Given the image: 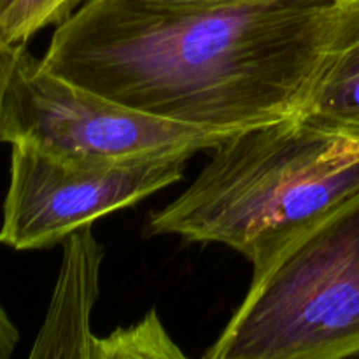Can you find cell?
<instances>
[{"label": "cell", "instance_id": "1", "mask_svg": "<svg viewBox=\"0 0 359 359\" xmlns=\"http://www.w3.org/2000/svg\"><path fill=\"white\" fill-rule=\"evenodd\" d=\"M335 0H88L42 63L160 118L238 132L300 114Z\"/></svg>", "mask_w": 359, "mask_h": 359}, {"label": "cell", "instance_id": "2", "mask_svg": "<svg viewBox=\"0 0 359 359\" xmlns=\"http://www.w3.org/2000/svg\"><path fill=\"white\" fill-rule=\"evenodd\" d=\"M359 193V140L294 114L233 133L146 235L214 242L245 256L252 279Z\"/></svg>", "mask_w": 359, "mask_h": 359}, {"label": "cell", "instance_id": "3", "mask_svg": "<svg viewBox=\"0 0 359 359\" xmlns=\"http://www.w3.org/2000/svg\"><path fill=\"white\" fill-rule=\"evenodd\" d=\"M203 358H359V193L252 279Z\"/></svg>", "mask_w": 359, "mask_h": 359}, {"label": "cell", "instance_id": "4", "mask_svg": "<svg viewBox=\"0 0 359 359\" xmlns=\"http://www.w3.org/2000/svg\"><path fill=\"white\" fill-rule=\"evenodd\" d=\"M0 121L4 142L93 161L193 156L237 133L186 125L119 104L56 76L27 44L18 48Z\"/></svg>", "mask_w": 359, "mask_h": 359}, {"label": "cell", "instance_id": "5", "mask_svg": "<svg viewBox=\"0 0 359 359\" xmlns=\"http://www.w3.org/2000/svg\"><path fill=\"white\" fill-rule=\"evenodd\" d=\"M11 177L0 244L16 251L46 249L79 228L174 184L191 156L133 161L70 160L28 144H11Z\"/></svg>", "mask_w": 359, "mask_h": 359}, {"label": "cell", "instance_id": "6", "mask_svg": "<svg viewBox=\"0 0 359 359\" xmlns=\"http://www.w3.org/2000/svg\"><path fill=\"white\" fill-rule=\"evenodd\" d=\"M63 245L62 270L32 359H93L97 337L90 318L98 298L104 249L91 233V224L74 231Z\"/></svg>", "mask_w": 359, "mask_h": 359}, {"label": "cell", "instance_id": "7", "mask_svg": "<svg viewBox=\"0 0 359 359\" xmlns=\"http://www.w3.org/2000/svg\"><path fill=\"white\" fill-rule=\"evenodd\" d=\"M300 116L359 140V0H335L328 46Z\"/></svg>", "mask_w": 359, "mask_h": 359}, {"label": "cell", "instance_id": "8", "mask_svg": "<svg viewBox=\"0 0 359 359\" xmlns=\"http://www.w3.org/2000/svg\"><path fill=\"white\" fill-rule=\"evenodd\" d=\"M184 358L158 318L149 311L139 323L119 328L107 337H97L93 359H168Z\"/></svg>", "mask_w": 359, "mask_h": 359}, {"label": "cell", "instance_id": "9", "mask_svg": "<svg viewBox=\"0 0 359 359\" xmlns=\"http://www.w3.org/2000/svg\"><path fill=\"white\" fill-rule=\"evenodd\" d=\"M79 0H16L0 16V37L9 44H27L28 39L53 23H62Z\"/></svg>", "mask_w": 359, "mask_h": 359}, {"label": "cell", "instance_id": "10", "mask_svg": "<svg viewBox=\"0 0 359 359\" xmlns=\"http://www.w3.org/2000/svg\"><path fill=\"white\" fill-rule=\"evenodd\" d=\"M18 48H20V44H9V42H6L2 37H0V112H2L4 90H6L7 79H9L11 70H13ZM0 142H4L2 121H0Z\"/></svg>", "mask_w": 359, "mask_h": 359}, {"label": "cell", "instance_id": "11", "mask_svg": "<svg viewBox=\"0 0 359 359\" xmlns=\"http://www.w3.org/2000/svg\"><path fill=\"white\" fill-rule=\"evenodd\" d=\"M18 340H20V333H18L16 326L13 325L7 312L0 305V359H9L13 356Z\"/></svg>", "mask_w": 359, "mask_h": 359}, {"label": "cell", "instance_id": "12", "mask_svg": "<svg viewBox=\"0 0 359 359\" xmlns=\"http://www.w3.org/2000/svg\"><path fill=\"white\" fill-rule=\"evenodd\" d=\"M14 2H16V0H0V16H2V14L6 13V11L9 9Z\"/></svg>", "mask_w": 359, "mask_h": 359}]
</instances>
